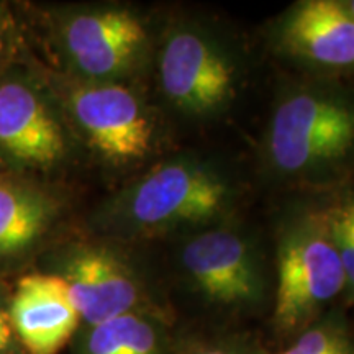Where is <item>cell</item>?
Returning <instances> with one entry per match:
<instances>
[{
  "label": "cell",
  "instance_id": "obj_3",
  "mask_svg": "<svg viewBox=\"0 0 354 354\" xmlns=\"http://www.w3.org/2000/svg\"><path fill=\"white\" fill-rule=\"evenodd\" d=\"M354 149V104L342 95L302 92L281 102L269 130V156L284 172L335 165Z\"/></svg>",
  "mask_w": 354,
  "mask_h": 354
},
{
  "label": "cell",
  "instance_id": "obj_12",
  "mask_svg": "<svg viewBox=\"0 0 354 354\" xmlns=\"http://www.w3.org/2000/svg\"><path fill=\"white\" fill-rule=\"evenodd\" d=\"M50 194L28 184L0 180V258L32 248L56 218Z\"/></svg>",
  "mask_w": 354,
  "mask_h": 354
},
{
  "label": "cell",
  "instance_id": "obj_5",
  "mask_svg": "<svg viewBox=\"0 0 354 354\" xmlns=\"http://www.w3.org/2000/svg\"><path fill=\"white\" fill-rule=\"evenodd\" d=\"M159 76L167 99L192 115L216 112L233 95L234 69L230 59L209 38L192 30L169 35Z\"/></svg>",
  "mask_w": 354,
  "mask_h": 354
},
{
  "label": "cell",
  "instance_id": "obj_2",
  "mask_svg": "<svg viewBox=\"0 0 354 354\" xmlns=\"http://www.w3.org/2000/svg\"><path fill=\"white\" fill-rule=\"evenodd\" d=\"M228 185L210 167L172 161L127 187L110 203L107 218L125 232H161L214 218L228 202Z\"/></svg>",
  "mask_w": 354,
  "mask_h": 354
},
{
  "label": "cell",
  "instance_id": "obj_1",
  "mask_svg": "<svg viewBox=\"0 0 354 354\" xmlns=\"http://www.w3.org/2000/svg\"><path fill=\"white\" fill-rule=\"evenodd\" d=\"M274 325L302 333L342 294L346 276L323 216H307L286 230L279 246Z\"/></svg>",
  "mask_w": 354,
  "mask_h": 354
},
{
  "label": "cell",
  "instance_id": "obj_15",
  "mask_svg": "<svg viewBox=\"0 0 354 354\" xmlns=\"http://www.w3.org/2000/svg\"><path fill=\"white\" fill-rule=\"evenodd\" d=\"M331 240L342 261L346 287L354 297V197L344 198L325 215Z\"/></svg>",
  "mask_w": 354,
  "mask_h": 354
},
{
  "label": "cell",
  "instance_id": "obj_10",
  "mask_svg": "<svg viewBox=\"0 0 354 354\" xmlns=\"http://www.w3.org/2000/svg\"><path fill=\"white\" fill-rule=\"evenodd\" d=\"M15 338L28 354H57L81 325L68 286L56 274H28L8 304Z\"/></svg>",
  "mask_w": 354,
  "mask_h": 354
},
{
  "label": "cell",
  "instance_id": "obj_7",
  "mask_svg": "<svg viewBox=\"0 0 354 354\" xmlns=\"http://www.w3.org/2000/svg\"><path fill=\"white\" fill-rule=\"evenodd\" d=\"M63 43L82 76L105 82L135 66L146 44V30L131 12L102 8L71 17L64 24Z\"/></svg>",
  "mask_w": 354,
  "mask_h": 354
},
{
  "label": "cell",
  "instance_id": "obj_16",
  "mask_svg": "<svg viewBox=\"0 0 354 354\" xmlns=\"http://www.w3.org/2000/svg\"><path fill=\"white\" fill-rule=\"evenodd\" d=\"M15 339L10 315H8V305L0 302V354H10L12 344Z\"/></svg>",
  "mask_w": 354,
  "mask_h": 354
},
{
  "label": "cell",
  "instance_id": "obj_6",
  "mask_svg": "<svg viewBox=\"0 0 354 354\" xmlns=\"http://www.w3.org/2000/svg\"><path fill=\"white\" fill-rule=\"evenodd\" d=\"M183 266L198 292L225 308L253 307L263 297V277L253 251L230 230L201 233L183 250Z\"/></svg>",
  "mask_w": 354,
  "mask_h": 354
},
{
  "label": "cell",
  "instance_id": "obj_8",
  "mask_svg": "<svg viewBox=\"0 0 354 354\" xmlns=\"http://www.w3.org/2000/svg\"><path fill=\"white\" fill-rule=\"evenodd\" d=\"M53 274L68 286L74 307L87 326L143 310L138 279L107 250L92 246L73 250L61 261L59 271Z\"/></svg>",
  "mask_w": 354,
  "mask_h": 354
},
{
  "label": "cell",
  "instance_id": "obj_18",
  "mask_svg": "<svg viewBox=\"0 0 354 354\" xmlns=\"http://www.w3.org/2000/svg\"><path fill=\"white\" fill-rule=\"evenodd\" d=\"M344 8H346V12L349 13V15L353 17L354 19V0H349V2H343Z\"/></svg>",
  "mask_w": 354,
  "mask_h": 354
},
{
  "label": "cell",
  "instance_id": "obj_14",
  "mask_svg": "<svg viewBox=\"0 0 354 354\" xmlns=\"http://www.w3.org/2000/svg\"><path fill=\"white\" fill-rule=\"evenodd\" d=\"M276 354H354V339L342 317L326 315L299 333L289 348Z\"/></svg>",
  "mask_w": 354,
  "mask_h": 354
},
{
  "label": "cell",
  "instance_id": "obj_17",
  "mask_svg": "<svg viewBox=\"0 0 354 354\" xmlns=\"http://www.w3.org/2000/svg\"><path fill=\"white\" fill-rule=\"evenodd\" d=\"M185 354H246L243 349L233 346V344H221V343H207L198 344Z\"/></svg>",
  "mask_w": 354,
  "mask_h": 354
},
{
  "label": "cell",
  "instance_id": "obj_4",
  "mask_svg": "<svg viewBox=\"0 0 354 354\" xmlns=\"http://www.w3.org/2000/svg\"><path fill=\"white\" fill-rule=\"evenodd\" d=\"M68 102L88 145L109 161L128 162L151 149V120L130 88L109 82L74 87Z\"/></svg>",
  "mask_w": 354,
  "mask_h": 354
},
{
  "label": "cell",
  "instance_id": "obj_11",
  "mask_svg": "<svg viewBox=\"0 0 354 354\" xmlns=\"http://www.w3.org/2000/svg\"><path fill=\"white\" fill-rule=\"evenodd\" d=\"M282 41L295 56L325 68L354 66V19L343 2L299 3L282 25Z\"/></svg>",
  "mask_w": 354,
  "mask_h": 354
},
{
  "label": "cell",
  "instance_id": "obj_13",
  "mask_svg": "<svg viewBox=\"0 0 354 354\" xmlns=\"http://www.w3.org/2000/svg\"><path fill=\"white\" fill-rule=\"evenodd\" d=\"M79 354H171L162 323L148 310H136L87 326Z\"/></svg>",
  "mask_w": 354,
  "mask_h": 354
},
{
  "label": "cell",
  "instance_id": "obj_19",
  "mask_svg": "<svg viewBox=\"0 0 354 354\" xmlns=\"http://www.w3.org/2000/svg\"><path fill=\"white\" fill-rule=\"evenodd\" d=\"M3 25L2 21H0V56H2V51H3Z\"/></svg>",
  "mask_w": 354,
  "mask_h": 354
},
{
  "label": "cell",
  "instance_id": "obj_9",
  "mask_svg": "<svg viewBox=\"0 0 354 354\" xmlns=\"http://www.w3.org/2000/svg\"><path fill=\"white\" fill-rule=\"evenodd\" d=\"M64 153V133L37 88L21 79L0 82V154L43 169L55 166Z\"/></svg>",
  "mask_w": 354,
  "mask_h": 354
}]
</instances>
